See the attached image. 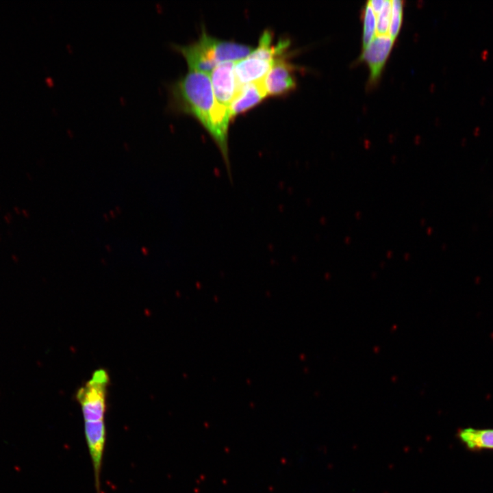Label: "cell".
Segmentation results:
<instances>
[{"label":"cell","instance_id":"cell-2","mask_svg":"<svg viewBox=\"0 0 493 493\" xmlns=\"http://www.w3.org/2000/svg\"><path fill=\"white\" fill-rule=\"evenodd\" d=\"M109 382L108 372L104 369H98L77 390V400L81 405L84 422L104 420Z\"/></svg>","mask_w":493,"mask_h":493},{"label":"cell","instance_id":"cell-5","mask_svg":"<svg viewBox=\"0 0 493 493\" xmlns=\"http://www.w3.org/2000/svg\"><path fill=\"white\" fill-rule=\"evenodd\" d=\"M394 42V40L388 34L376 35L363 49L359 60L365 62L368 66V87L374 86L379 81Z\"/></svg>","mask_w":493,"mask_h":493},{"label":"cell","instance_id":"cell-14","mask_svg":"<svg viewBox=\"0 0 493 493\" xmlns=\"http://www.w3.org/2000/svg\"><path fill=\"white\" fill-rule=\"evenodd\" d=\"M385 1L383 0H370L368 3L377 15L383 8Z\"/></svg>","mask_w":493,"mask_h":493},{"label":"cell","instance_id":"cell-6","mask_svg":"<svg viewBox=\"0 0 493 493\" xmlns=\"http://www.w3.org/2000/svg\"><path fill=\"white\" fill-rule=\"evenodd\" d=\"M286 54L277 57L264 79L267 95L276 97L286 94L296 87V68L286 60Z\"/></svg>","mask_w":493,"mask_h":493},{"label":"cell","instance_id":"cell-1","mask_svg":"<svg viewBox=\"0 0 493 493\" xmlns=\"http://www.w3.org/2000/svg\"><path fill=\"white\" fill-rule=\"evenodd\" d=\"M168 92L169 110L192 116L210 133L215 99L208 75L189 71L168 86Z\"/></svg>","mask_w":493,"mask_h":493},{"label":"cell","instance_id":"cell-9","mask_svg":"<svg viewBox=\"0 0 493 493\" xmlns=\"http://www.w3.org/2000/svg\"><path fill=\"white\" fill-rule=\"evenodd\" d=\"M266 96L264 79L238 87L230 107L231 118L257 105Z\"/></svg>","mask_w":493,"mask_h":493},{"label":"cell","instance_id":"cell-10","mask_svg":"<svg viewBox=\"0 0 493 493\" xmlns=\"http://www.w3.org/2000/svg\"><path fill=\"white\" fill-rule=\"evenodd\" d=\"M458 437L470 450L493 449V429L466 428L458 432Z\"/></svg>","mask_w":493,"mask_h":493},{"label":"cell","instance_id":"cell-11","mask_svg":"<svg viewBox=\"0 0 493 493\" xmlns=\"http://www.w3.org/2000/svg\"><path fill=\"white\" fill-rule=\"evenodd\" d=\"M362 49L377 35V15L367 2L362 12Z\"/></svg>","mask_w":493,"mask_h":493},{"label":"cell","instance_id":"cell-13","mask_svg":"<svg viewBox=\"0 0 493 493\" xmlns=\"http://www.w3.org/2000/svg\"><path fill=\"white\" fill-rule=\"evenodd\" d=\"M391 1L385 0L381 10L377 14V35H387L391 18Z\"/></svg>","mask_w":493,"mask_h":493},{"label":"cell","instance_id":"cell-7","mask_svg":"<svg viewBox=\"0 0 493 493\" xmlns=\"http://www.w3.org/2000/svg\"><path fill=\"white\" fill-rule=\"evenodd\" d=\"M84 433L92 462L95 487L99 492L100 473L106 438L105 421L84 422Z\"/></svg>","mask_w":493,"mask_h":493},{"label":"cell","instance_id":"cell-12","mask_svg":"<svg viewBox=\"0 0 493 493\" xmlns=\"http://www.w3.org/2000/svg\"><path fill=\"white\" fill-rule=\"evenodd\" d=\"M403 3L401 0L391 1L392 10L388 35L394 40L396 38L402 25Z\"/></svg>","mask_w":493,"mask_h":493},{"label":"cell","instance_id":"cell-3","mask_svg":"<svg viewBox=\"0 0 493 493\" xmlns=\"http://www.w3.org/2000/svg\"><path fill=\"white\" fill-rule=\"evenodd\" d=\"M194 44L199 55L214 67L223 62H236L253 49L248 45L212 37L205 31Z\"/></svg>","mask_w":493,"mask_h":493},{"label":"cell","instance_id":"cell-8","mask_svg":"<svg viewBox=\"0 0 493 493\" xmlns=\"http://www.w3.org/2000/svg\"><path fill=\"white\" fill-rule=\"evenodd\" d=\"M272 62L263 60L249 53L246 58L235 62L234 73L238 87L264 79Z\"/></svg>","mask_w":493,"mask_h":493},{"label":"cell","instance_id":"cell-4","mask_svg":"<svg viewBox=\"0 0 493 493\" xmlns=\"http://www.w3.org/2000/svg\"><path fill=\"white\" fill-rule=\"evenodd\" d=\"M233 62L218 64L210 73V80L215 99V110L231 117L230 107L238 90Z\"/></svg>","mask_w":493,"mask_h":493}]
</instances>
